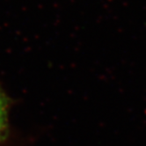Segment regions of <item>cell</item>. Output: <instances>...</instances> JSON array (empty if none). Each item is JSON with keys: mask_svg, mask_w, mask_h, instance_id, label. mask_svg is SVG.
<instances>
[{"mask_svg": "<svg viewBox=\"0 0 146 146\" xmlns=\"http://www.w3.org/2000/svg\"><path fill=\"white\" fill-rule=\"evenodd\" d=\"M11 100L0 86V143L4 142L8 135V118Z\"/></svg>", "mask_w": 146, "mask_h": 146, "instance_id": "1", "label": "cell"}]
</instances>
